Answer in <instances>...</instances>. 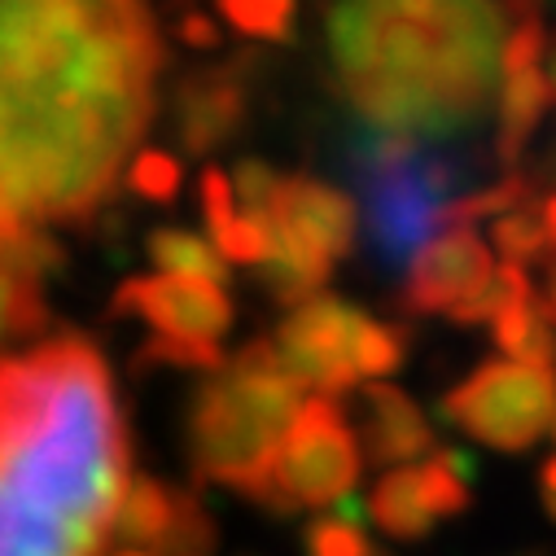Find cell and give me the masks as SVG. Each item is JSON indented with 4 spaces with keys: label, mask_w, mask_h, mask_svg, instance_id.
<instances>
[{
    "label": "cell",
    "mask_w": 556,
    "mask_h": 556,
    "mask_svg": "<svg viewBox=\"0 0 556 556\" xmlns=\"http://www.w3.org/2000/svg\"><path fill=\"white\" fill-rule=\"evenodd\" d=\"M127 478V421L92 338L0 355V556H101Z\"/></svg>",
    "instance_id": "6da1fadb"
},
{
    "label": "cell",
    "mask_w": 556,
    "mask_h": 556,
    "mask_svg": "<svg viewBox=\"0 0 556 556\" xmlns=\"http://www.w3.org/2000/svg\"><path fill=\"white\" fill-rule=\"evenodd\" d=\"M325 36L338 88L368 127L456 136L491 110L504 40L491 0H338Z\"/></svg>",
    "instance_id": "7a4b0ae2"
},
{
    "label": "cell",
    "mask_w": 556,
    "mask_h": 556,
    "mask_svg": "<svg viewBox=\"0 0 556 556\" xmlns=\"http://www.w3.org/2000/svg\"><path fill=\"white\" fill-rule=\"evenodd\" d=\"M299 403L303 386L281 368L271 342H245L237 355H224L189 403V465L198 482L254 500Z\"/></svg>",
    "instance_id": "3957f363"
},
{
    "label": "cell",
    "mask_w": 556,
    "mask_h": 556,
    "mask_svg": "<svg viewBox=\"0 0 556 556\" xmlns=\"http://www.w3.org/2000/svg\"><path fill=\"white\" fill-rule=\"evenodd\" d=\"M346 172L364 198L368 241L381 267L403 271L443 224L447 202L460 193L469 163L434 150L407 131H355L346 146Z\"/></svg>",
    "instance_id": "277c9868"
},
{
    "label": "cell",
    "mask_w": 556,
    "mask_h": 556,
    "mask_svg": "<svg viewBox=\"0 0 556 556\" xmlns=\"http://www.w3.org/2000/svg\"><path fill=\"white\" fill-rule=\"evenodd\" d=\"M355 478H359V439L351 434L333 394H316L299 403L250 504L276 517H294L338 504L342 495H351Z\"/></svg>",
    "instance_id": "5b68a950"
},
{
    "label": "cell",
    "mask_w": 556,
    "mask_h": 556,
    "mask_svg": "<svg viewBox=\"0 0 556 556\" xmlns=\"http://www.w3.org/2000/svg\"><path fill=\"white\" fill-rule=\"evenodd\" d=\"M439 416L495 452H526L552 430L556 368L491 359L443 394Z\"/></svg>",
    "instance_id": "8992f818"
},
{
    "label": "cell",
    "mask_w": 556,
    "mask_h": 556,
    "mask_svg": "<svg viewBox=\"0 0 556 556\" xmlns=\"http://www.w3.org/2000/svg\"><path fill=\"white\" fill-rule=\"evenodd\" d=\"M473 482H478V465L465 447H434L426 465L390 469L372 486L364 513L381 534L416 543L443 517H460L473 504Z\"/></svg>",
    "instance_id": "52a82bcc"
},
{
    "label": "cell",
    "mask_w": 556,
    "mask_h": 556,
    "mask_svg": "<svg viewBox=\"0 0 556 556\" xmlns=\"http://www.w3.org/2000/svg\"><path fill=\"white\" fill-rule=\"evenodd\" d=\"M364 325H368V312H359L355 303L316 294V299L299 303L290 312V320L267 342H271L276 359H281V368L303 390H320V394L338 399L364 381L355 368V342H359Z\"/></svg>",
    "instance_id": "ba28073f"
},
{
    "label": "cell",
    "mask_w": 556,
    "mask_h": 556,
    "mask_svg": "<svg viewBox=\"0 0 556 556\" xmlns=\"http://www.w3.org/2000/svg\"><path fill=\"white\" fill-rule=\"evenodd\" d=\"M114 312L146 320L159 338L219 346L232 329V303L215 281L198 276H131L114 294Z\"/></svg>",
    "instance_id": "9c48e42d"
},
{
    "label": "cell",
    "mask_w": 556,
    "mask_h": 556,
    "mask_svg": "<svg viewBox=\"0 0 556 556\" xmlns=\"http://www.w3.org/2000/svg\"><path fill=\"white\" fill-rule=\"evenodd\" d=\"M250 58L202 66L176 88V136L185 154H211L228 146L250 110Z\"/></svg>",
    "instance_id": "30bf717a"
},
{
    "label": "cell",
    "mask_w": 556,
    "mask_h": 556,
    "mask_svg": "<svg viewBox=\"0 0 556 556\" xmlns=\"http://www.w3.org/2000/svg\"><path fill=\"white\" fill-rule=\"evenodd\" d=\"M495 271L486 241L473 228H452L439 241H426L407 263L403 281V312L407 316H430L447 312L456 299H465L473 286H482Z\"/></svg>",
    "instance_id": "8fae6325"
},
{
    "label": "cell",
    "mask_w": 556,
    "mask_h": 556,
    "mask_svg": "<svg viewBox=\"0 0 556 556\" xmlns=\"http://www.w3.org/2000/svg\"><path fill=\"white\" fill-rule=\"evenodd\" d=\"M276 228H286L303 245L320 250L325 258H346L355 250V206L346 193L312 180V176H281L267 215Z\"/></svg>",
    "instance_id": "7c38bea8"
},
{
    "label": "cell",
    "mask_w": 556,
    "mask_h": 556,
    "mask_svg": "<svg viewBox=\"0 0 556 556\" xmlns=\"http://www.w3.org/2000/svg\"><path fill=\"white\" fill-rule=\"evenodd\" d=\"M364 452L368 465H412L416 456L434 452V430L426 412L399 386L377 381L364 390Z\"/></svg>",
    "instance_id": "4fadbf2b"
},
{
    "label": "cell",
    "mask_w": 556,
    "mask_h": 556,
    "mask_svg": "<svg viewBox=\"0 0 556 556\" xmlns=\"http://www.w3.org/2000/svg\"><path fill=\"white\" fill-rule=\"evenodd\" d=\"M172 517H176V486H167L163 478H150V473H131L123 486L118 513H114V534L127 547L159 552L172 530Z\"/></svg>",
    "instance_id": "5bb4252c"
},
{
    "label": "cell",
    "mask_w": 556,
    "mask_h": 556,
    "mask_svg": "<svg viewBox=\"0 0 556 556\" xmlns=\"http://www.w3.org/2000/svg\"><path fill=\"white\" fill-rule=\"evenodd\" d=\"M552 92H547V75L539 66L526 71H508L504 75V92H500V136H495V159L504 167H513L526 150V141L534 136L543 110H547Z\"/></svg>",
    "instance_id": "9a60e30c"
},
{
    "label": "cell",
    "mask_w": 556,
    "mask_h": 556,
    "mask_svg": "<svg viewBox=\"0 0 556 556\" xmlns=\"http://www.w3.org/2000/svg\"><path fill=\"white\" fill-rule=\"evenodd\" d=\"M491 342L495 351H504L517 364H539V368H556V316L543 299L526 294L517 303H508L495 320H491Z\"/></svg>",
    "instance_id": "2e32d148"
},
{
    "label": "cell",
    "mask_w": 556,
    "mask_h": 556,
    "mask_svg": "<svg viewBox=\"0 0 556 556\" xmlns=\"http://www.w3.org/2000/svg\"><path fill=\"white\" fill-rule=\"evenodd\" d=\"M150 258L172 276H198V281H228V258L215 250V241L185 232V228H159L150 232Z\"/></svg>",
    "instance_id": "e0dca14e"
},
{
    "label": "cell",
    "mask_w": 556,
    "mask_h": 556,
    "mask_svg": "<svg viewBox=\"0 0 556 556\" xmlns=\"http://www.w3.org/2000/svg\"><path fill=\"white\" fill-rule=\"evenodd\" d=\"M364 530H368L364 504L355 495H342L329 517H316L303 530V556H368L372 539Z\"/></svg>",
    "instance_id": "ac0fdd59"
},
{
    "label": "cell",
    "mask_w": 556,
    "mask_h": 556,
    "mask_svg": "<svg viewBox=\"0 0 556 556\" xmlns=\"http://www.w3.org/2000/svg\"><path fill=\"white\" fill-rule=\"evenodd\" d=\"M526 294H534L530 290V276H526V267H517V263H504L500 271H491L482 286H473L465 299H456L452 307H447V316H452V325H491L508 303H517V299H526Z\"/></svg>",
    "instance_id": "d6986e66"
},
{
    "label": "cell",
    "mask_w": 556,
    "mask_h": 556,
    "mask_svg": "<svg viewBox=\"0 0 556 556\" xmlns=\"http://www.w3.org/2000/svg\"><path fill=\"white\" fill-rule=\"evenodd\" d=\"M49 303L40 294V286L31 281H18V276L0 271V355H5L10 346L45 333L49 325Z\"/></svg>",
    "instance_id": "ffe728a7"
},
{
    "label": "cell",
    "mask_w": 556,
    "mask_h": 556,
    "mask_svg": "<svg viewBox=\"0 0 556 556\" xmlns=\"http://www.w3.org/2000/svg\"><path fill=\"white\" fill-rule=\"evenodd\" d=\"M521 202H534V180L521 176V172H508L504 180H495V185L482 189V193L452 198L447 211H443V224H447V228H469V224L495 219V215H504V211H513V206H521Z\"/></svg>",
    "instance_id": "44dd1931"
},
{
    "label": "cell",
    "mask_w": 556,
    "mask_h": 556,
    "mask_svg": "<svg viewBox=\"0 0 556 556\" xmlns=\"http://www.w3.org/2000/svg\"><path fill=\"white\" fill-rule=\"evenodd\" d=\"M491 241L495 250L504 254V263H543L552 254L547 237H543V219H539V206L534 202H521L504 215H495V228H491Z\"/></svg>",
    "instance_id": "7402d4cb"
},
{
    "label": "cell",
    "mask_w": 556,
    "mask_h": 556,
    "mask_svg": "<svg viewBox=\"0 0 556 556\" xmlns=\"http://www.w3.org/2000/svg\"><path fill=\"white\" fill-rule=\"evenodd\" d=\"M219 14L250 40H290L299 0H215Z\"/></svg>",
    "instance_id": "603a6c76"
},
{
    "label": "cell",
    "mask_w": 556,
    "mask_h": 556,
    "mask_svg": "<svg viewBox=\"0 0 556 556\" xmlns=\"http://www.w3.org/2000/svg\"><path fill=\"white\" fill-rule=\"evenodd\" d=\"M407 359V333L399 325H381L368 316V325L359 329V342H355V368L359 377H386L394 368H403Z\"/></svg>",
    "instance_id": "cb8c5ba5"
},
{
    "label": "cell",
    "mask_w": 556,
    "mask_h": 556,
    "mask_svg": "<svg viewBox=\"0 0 556 556\" xmlns=\"http://www.w3.org/2000/svg\"><path fill=\"white\" fill-rule=\"evenodd\" d=\"M180 163L163 150H146V154H136L131 172H127V189L136 198H146V202H176L180 193Z\"/></svg>",
    "instance_id": "d4e9b609"
},
{
    "label": "cell",
    "mask_w": 556,
    "mask_h": 556,
    "mask_svg": "<svg viewBox=\"0 0 556 556\" xmlns=\"http://www.w3.org/2000/svg\"><path fill=\"white\" fill-rule=\"evenodd\" d=\"M141 364L146 368H193V372H211L224 364V351L219 346H206V342H180V338H150L141 351Z\"/></svg>",
    "instance_id": "484cf974"
},
{
    "label": "cell",
    "mask_w": 556,
    "mask_h": 556,
    "mask_svg": "<svg viewBox=\"0 0 556 556\" xmlns=\"http://www.w3.org/2000/svg\"><path fill=\"white\" fill-rule=\"evenodd\" d=\"M232 185V202H241V215H267L271 198H276V185H281V172H276L271 163L263 159H241L228 176Z\"/></svg>",
    "instance_id": "4316f807"
},
{
    "label": "cell",
    "mask_w": 556,
    "mask_h": 556,
    "mask_svg": "<svg viewBox=\"0 0 556 556\" xmlns=\"http://www.w3.org/2000/svg\"><path fill=\"white\" fill-rule=\"evenodd\" d=\"M215 250L228 258V263H241V267H258L263 263V254H267V224L263 219H254V215H232L215 237Z\"/></svg>",
    "instance_id": "83f0119b"
},
{
    "label": "cell",
    "mask_w": 556,
    "mask_h": 556,
    "mask_svg": "<svg viewBox=\"0 0 556 556\" xmlns=\"http://www.w3.org/2000/svg\"><path fill=\"white\" fill-rule=\"evenodd\" d=\"M547 53V31H543V18H517L504 40H500V71H526V66H539Z\"/></svg>",
    "instance_id": "f1b7e54d"
},
{
    "label": "cell",
    "mask_w": 556,
    "mask_h": 556,
    "mask_svg": "<svg viewBox=\"0 0 556 556\" xmlns=\"http://www.w3.org/2000/svg\"><path fill=\"white\" fill-rule=\"evenodd\" d=\"M202 215H206V228H211V237L237 215V202H232V185H228V176L219 172V167H206L202 172Z\"/></svg>",
    "instance_id": "f546056e"
},
{
    "label": "cell",
    "mask_w": 556,
    "mask_h": 556,
    "mask_svg": "<svg viewBox=\"0 0 556 556\" xmlns=\"http://www.w3.org/2000/svg\"><path fill=\"white\" fill-rule=\"evenodd\" d=\"M180 40H185L189 49H215V45L224 40V31L215 27L211 14H202V10H185V14H180Z\"/></svg>",
    "instance_id": "4dcf8cb0"
},
{
    "label": "cell",
    "mask_w": 556,
    "mask_h": 556,
    "mask_svg": "<svg viewBox=\"0 0 556 556\" xmlns=\"http://www.w3.org/2000/svg\"><path fill=\"white\" fill-rule=\"evenodd\" d=\"M539 495H543L547 517L556 521V456H552V460H543V469H539Z\"/></svg>",
    "instance_id": "1f68e13d"
},
{
    "label": "cell",
    "mask_w": 556,
    "mask_h": 556,
    "mask_svg": "<svg viewBox=\"0 0 556 556\" xmlns=\"http://www.w3.org/2000/svg\"><path fill=\"white\" fill-rule=\"evenodd\" d=\"M539 219H543V237H547V245L556 250V193L539 206Z\"/></svg>",
    "instance_id": "d6a6232c"
},
{
    "label": "cell",
    "mask_w": 556,
    "mask_h": 556,
    "mask_svg": "<svg viewBox=\"0 0 556 556\" xmlns=\"http://www.w3.org/2000/svg\"><path fill=\"white\" fill-rule=\"evenodd\" d=\"M547 92L556 97V45H552V66H547Z\"/></svg>",
    "instance_id": "836d02e7"
},
{
    "label": "cell",
    "mask_w": 556,
    "mask_h": 556,
    "mask_svg": "<svg viewBox=\"0 0 556 556\" xmlns=\"http://www.w3.org/2000/svg\"><path fill=\"white\" fill-rule=\"evenodd\" d=\"M114 556H159V552H150V547H123V552H114Z\"/></svg>",
    "instance_id": "e575fe53"
},
{
    "label": "cell",
    "mask_w": 556,
    "mask_h": 556,
    "mask_svg": "<svg viewBox=\"0 0 556 556\" xmlns=\"http://www.w3.org/2000/svg\"><path fill=\"white\" fill-rule=\"evenodd\" d=\"M547 307H552V316H556V267H552V303H547Z\"/></svg>",
    "instance_id": "d590c367"
},
{
    "label": "cell",
    "mask_w": 556,
    "mask_h": 556,
    "mask_svg": "<svg viewBox=\"0 0 556 556\" xmlns=\"http://www.w3.org/2000/svg\"><path fill=\"white\" fill-rule=\"evenodd\" d=\"M5 224H10V215H5V211H0V237H5Z\"/></svg>",
    "instance_id": "8d00e7d4"
},
{
    "label": "cell",
    "mask_w": 556,
    "mask_h": 556,
    "mask_svg": "<svg viewBox=\"0 0 556 556\" xmlns=\"http://www.w3.org/2000/svg\"><path fill=\"white\" fill-rule=\"evenodd\" d=\"M552 439H556V416H552Z\"/></svg>",
    "instance_id": "74e56055"
},
{
    "label": "cell",
    "mask_w": 556,
    "mask_h": 556,
    "mask_svg": "<svg viewBox=\"0 0 556 556\" xmlns=\"http://www.w3.org/2000/svg\"><path fill=\"white\" fill-rule=\"evenodd\" d=\"M368 556H386V552H377V547H372V552H368Z\"/></svg>",
    "instance_id": "f35d334b"
},
{
    "label": "cell",
    "mask_w": 556,
    "mask_h": 556,
    "mask_svg": "<svg viewBox=\"0 0 556 556\" xmlns=\"http://www.w3.org/2000/svg\"><path fill=\"white\" fill-rule=\"evenodd\" d=\"M241 556H254V552H241Z\"/></svg>",
    "instance_id": "ab89813d"
}]
</instances>
